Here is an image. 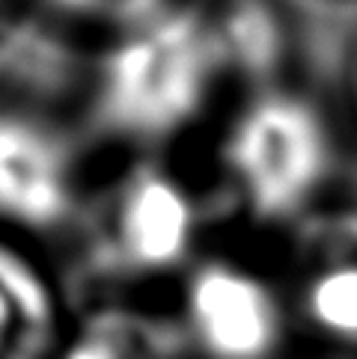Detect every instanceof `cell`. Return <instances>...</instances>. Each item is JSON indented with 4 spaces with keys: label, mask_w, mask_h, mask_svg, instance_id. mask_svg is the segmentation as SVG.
<instances>
[{
    "label": "cell",
    "mask_w": 357,
    "mask_h": 359,
    "mask_svg": "<svg viewBox=\"0 0 357 359\" xmlns=\"http://www.w3.org/2000/svg\"><path fill=\"white\" fill-rule=\"evenodd\" d=\"M221 69L212 18L164 6L122 27L101 66V104L122 128L170 131L194 116Z\"/></svg>",
    "instance_id": "1"
},
{
    "label": "cell",
    "mask_w": 357,
    "mask_h": 359,
    "mask_svg": "<svg viewBox=\"0 0 357 359\" xmlns=\"http://www.w3.org/2000/svg\"><path fill=\"white\" fill-rule=\"evenodd\" d=\"M330 170V134L298 95L271 93L241 113L229 140V172L257 214L289 217L325 184Z\"/></svg>",
    "instance_id": "2"
},
{
    "label": "cell",
    "mask_w": 357,
    "mask_h": 359,
    "mask_svg": "<svg viewBox=\"0 0 357 359\" xmlns=\"http://www.w3.org/2000/svg\"><path fill=\"white\" fill-rule=\"evenodd\" d=\"M190 320L214 359H271L283 344V309L262 279L214 267L197 282Z\"/></svg>",
    "instance_id": "3"
},
{
    "label": "cell",
    "mask_w": 357,
    "mask_h": 359,
    "mask_svg": "<svg viewBox=\"0 0 357 359\" xmlns=\"http://www.w3.org/2000/svg\"><path fill=\"white\" fill-rule=\"evenodd\" d=\"M69 161L39 125L0 116V217L45 226L69 208Z\"/></svg>",
    "instance_id": "4"
},
{
    "label": "cell",
    "mask_w": 357,
    "mask_h": 359,
    "mask_svg": "<svg viewBox=\"0 0 357 359\" xmlns=\"http://www.w3.org/2000/svg\"><path fill=\"white\" fill-rule=\"evenodd\" d=\"M117 232L137 264H170L190 238V208L176 187L143 182L125 196Z\"/></svg>",
    "instance_id": "5"
},
{
    "label": "cell",
    "mask_w": 357,
    "mask_h": 359,
    "mask_svg": "<svg viewBox=\"0 0 357 359\" xmlns=\"http://www.w3.org/2000/svg\"><path fill=\"white\" fill-rule=\"evenodd\" d=\"M48 341L42 288L0 255V359H39Z\"/></svg>",
    "instance_id": "6"
},
{
    "label": "cell",
    "mask_w": 357,
    "mask_h": 359,
    "mask_svg": "<svg viewBox=\"0 0 357 359\" xmlns=\"http://www.w3.org/2000/svg\"><path fill=\"white\" fill-rule=\"evenodd\" d=\"M218 36L223 69L235 66L250 74H262L280 57V27L274 15L257 0L233 4L221 18H212Z\"/></svg>",
    "instance_id": "7"
},
{
    "label": "cell",
    "mask_w": 357,
    "mask_h": 359,
    "mask_svg": "<svg viewBox=\"0 0 357 359\" xmlns=\"http://www.w3.org/2000/svg\"><path fill=\"white\" fill-rule=\"evenodd\" d=\"M304 312L322 336L357 344V259L325 264L307 282Z\"/></svg>",
    "instance_id": "8"
},
{
    "label": "cell",
    "mask_w": 357,
    "mask_h": 359,
    "mask_svg": "<svg viewBox=\"0 0 357 359\" xmlns=\"http://www.w3.org/2000/svg\"><path fill=\"white\" fill-rule=\"evenodd\" d=\"M51 9L81 21H108L129 27L134 21H143L152 12L170 6V0H45Z\"/></svg>",
    "instance_id": "9"
}]
</instances>
